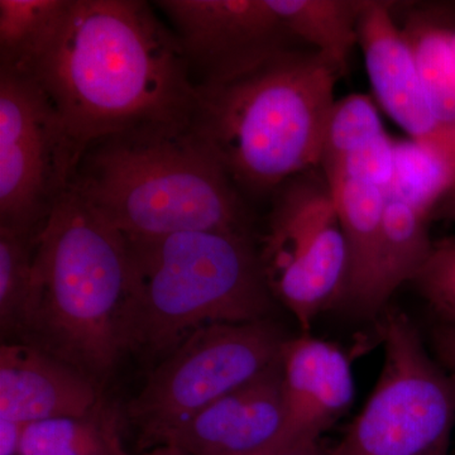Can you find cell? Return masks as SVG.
I'll list each match as a JSON object with an SVG mask.
<instances>
[{
	"label": "cell",
	"mask_w": 455,
	"mask_h": 455,
	"mask_svg": "<svg viewBox=\"0 0 455 455\" xmlns=\"http://www.w3.org/2000/svg\"><path fill=\"white\" fill-rule=\"evenodd\" d=\"M103 398L95 383L49 353L20 341L0 346V420L84 416Z\"/></svg>",
	"instance_id": "cell-14"
},
{
	"label": "cell",
	"mask_w": 455,
	"mask_h": 455,
	"mask_svg": "<svg viewBox=\"0 0 455 455\" xmlns=\"http://www.w3.org/2000/svg\"><path fill=\"white\" fill-rule=\"evenodd\" d=\"M284 427L281 359L167 431L158 445L188 455H256L276 448Z\"/></svg>",
	"instance_id": "cell-11"
},
{
	"label": "cell",
	"mask_w": 455,
	"mask_h": 455,
	"mask_svg": "<svg viewBox=\"0 0 455 455\" xmlns=\"http://www.w3.org/2000/svg\"><path fill=\"white\" fill-rule=\"evenodd\" d=\"M381 314V377L326 455H451L454 383L403 311L388 307Z\"/></svg>",
	"instance_id": "cell-6"
},
{
	"label": "cell",
	"mask_w": 455,
	"mask_h": 455,
	"mask_svg": "<svg viewBox=\"0 0 455 455\" xmlns=\"http://www.w3.org/2000/svg\"><path fill=\"white\" fill-rule=\"evenodd\" d=\"M431 218L433 220H435V218H445V220L455 221V185L440 200L438 205L434 209Z\"/></svg>",
	"instance_id": "cell-29"
},
{
	"label": "cell",
	"mask_w": 455,
	"mask_h": 455,
	"mask_svg": "<svg viewBox=\"0 0 455 455\" xmlns=\"http://www.w3.org/2000/svg\"><path fill=\"white\" fill-rule=\"evenodd\" d=\"M196 86L227 82L298 47L269 0H163Z\"/></svg>",
	"instance_id": "cell-10"
},
{
	"label": "cell",
	"mask_w": 455,
	"mask_h": 455,
	"mask_svg": "<svg viewBox=\"0 0 455 455\" xmlns=\"http://www.w3.org/2000/svg\"><path fill=\"white\" fill-rule=\"evenodd\" d=\"M125 241L122 352L151 370L197 329L268 319L275 307L253 236L185 232Z\"/></svg>",
	"instance_id": "cell-3"
},
{
	"label": "cell",
	"mask_w": 455,
	"mask_h": 455,
	"mask_svg": "<svg viewBox=\"0 0 455 455\" xmlns=\"http://www.w3.org/2000/svg\"><path fill=\"white\" fill-rule=\"evenodd\" d=\"M411 283L438 320L455 325V235L434 242Z\"/></svg>",
	"instance_id": "cell-24"
},
{
	"label": "cell",
	"mask_w": 455,
	"mask_h": 455,
	"mask_svg": "<svg viewBox=\"0 0 455 455\" xmlns=\"http://www.w3.org/2000/svg\"><path fill=\"white\" fill-rule=\"evenodd\" d=\"M281 367L284 427L276 448L316 444L353 403L349 359L331 341L304 333L284 341Z\"/></svg>",
	"instance_id": "cell-13"
},
{
	"label": "cell",
	"mask_w": 455,
	"mask_h": 455,
	"mask_svg": "<svg viewBox=\"0 0 455 455\" xmlns=\"http://www.w3.org/2000/svg\"><path fill=\"white\" fill-rule=\"evenodd\" d=\"M430 217L410 204L386 196L379 272L374 283L372 315L383 313L401 284L411 283L430 256L434 242Z\"/></svg>",
	"instance_id": "cell-16"
},
{
	"label": "cell",
	"mask_w": 455,
	"mask_h": 455,
	"mask_svg": "<svg viewBox=\"0 0 455 455\" xmlns=\"http://www.w3.org/2000/svg\"><path fill=\"white\" fill-rule=\"evenodd\" d=\"M367 0H269V5L299 44L323 53L348 73L358 44V22Z\"/></svg>",
	"instance_id": "cell-17"
},
{
	"label": "cell",
	"mask_w": 455,
	"mask_h": 455,
	"mask_svg": "<svg viewBox=\"0 0 455 455\" xmlns=\"http://www.w3.org/2000/svg\"><path fill=\"white\" fill-rule=\"evenodd\" d=\"M147 455H188L180 449L172 447V445H158L154 451H149Z\"/></svg>",
	"instance_id": "cell-30"
},
{
	"label": "cell",
	"mask_w": 455,
	"mask_h": 455,
	"mask_svg": "<svg viewBox=\"0 0 455 455\" xmlns=\"http://www.w3.org/2000/svg\"><path fill=\"white\" fill-rule=\"evenodd\" d=\"M340 66L313 49L292 47L227 82L197 86L193 136L235 187L276 191L319 167Z\"/></svg>",
	"instance_id": "cell-2"
},
{
	"label": "cell",
	"mask_w": 455,
	"mask_h": 455,
	"mask_svg": "<svg viewBox=\"0 0 455 455\" xmlns=\"http://www.w3.org/2000/svg\"><path fill=\"white\" fill-rule=\"evenodd\" d=\"M287 337L271 319L203 326L156 364L123 416L142 447L281 359Z\"/></svg>",
	"instance_id": "cell-7"
},
{
	"label": "cell",
	"mask_w": 455,
	"mask_h": 455,
	"mask_svg": "<svg viewBox=\"0 0 455 455\" xmlns=\"http://www.w3.org/2000/svg\"><path fill=\"white\" fill-rule=\"evenodd\" d=\"M257 250L272 295L291 311L304 333L323 310L339 304L348 253L333 188L319 167L275 191Z\"/></svg>",
	"instance_id": "cell-8"
},
{
	"label": "cell",
	"mask_w": 455,
	"mask_h": 455,
	"mask_svg": "<svg viewBox=\"0 0 455 455\" xmlns=\"http://www.w3.org/2000/svg\"><path fill=\"white\" fill-rule=\"evenodd\" d=\"M341 230L346 238L348 267L339 300L362 315H372V298L381 257L386 191L341 180L331 185Z\"/></svg>",
	"instance_id": "cell-15"
},
{
	"label": "cell",
	"mask_w": 455,
	"mask_h": 455,
	"mask_svg": "<svg viewBox=\"0 0 455 455\" xmlns=\"http://www.w3.org/2000/svg\"><path fill=\"white\" fill-rule=\"evenodd\" d=\"M394 3L367 0L358 22V44L379 106L410 139L455 157V143L431 112L411 47L392 14Z\"/></svg>",
	"instance_id": "cell-12"
},
{
	"label": "cell",
	"mask_w": 455,
	"mask_h": 455,
	"mask_svg": "<svg viewBox=\"0 0 455 455\" xmlns=\"http://www.w3.org/2000/svg\"><path fill=\"white\" fill-rule=\"evenodd\" d=\"M71 188L128 238L252 235L239 188L190 130H142L92 143Z\"/></svg>",
	"instance_id": "cell-5"
},
{
	"label": "cell",
	"mask_w": 455,
	"mask_h": 455,
	"mask_svg": "<svg viewBox=\"0 0 455 455\" xmlns=\"http://www.w3.org/2000/svg\"><path fill=\"white\" fill-rule=\"evenodd\" d=\"M396 140L387 133L379 134L347 155L326 178L329 185L341 180L367 182L387 191L395 175Z\"/></svg>",
	"instance_id": "cell-25"
},
{
	"label": "cell",
	"mask_w": 455,
	"mask_h": 455,
	"mask_svg": "<svg viewBox=\"0 0 455 455\" xmlns=\"http://www.w3.org/2000/svg\"><path fill=\"white\" fill-rule=\"evenodd\" d=\"M68 0H0V68L23 71L64 17Z\"/></svg>",
	"instance_id": "cell-21"
},
{
	"label": "cell",
	"mask_w": 455,
	"mask_h": 455,
	"mask_svg": "<svg viewBox=\"0 0 455 455\" xmlns=\"http://www.w3.org/2000/svg\"><path fill=\"white\" fill-rule=\"evenodd\" d=\"M455 185V157L415 140H396L395 175L386 196L429 215Z\"/></svg>",
	"instance_id": "cell-20"
},
{
	"label": "cell",
	"mask_w": 455,
	"mask_h": 455,
	"mask_svg": "<svg viewBox=\"0 0 455 455\" xmlns=\"http://www.w3.org/2000/svg\"><path fill=\"white\" fill-rule=\"evenodd\" d=\"M430 344L434 358L455 386V325L436 320L430 331Z\"/></svg>",
	"instance_id": "cell-26"
},
{
	"label": "cell",
	"mask_w": 455,
	"mask_h": 455,
	"mask_svg": "<svg viewBox=\"0 0 455 455\" xmlns=\"http://www.w3.org/2000/svg\"><path fill=\"white\" fill-rule=\"evenodd\" d=\"M125 236L73 188L38 236L20 343L49 353L104 391L123 357Z\"/></svg>",
	"instance_id": "cell-4"
},
{
	"label": "cell",
	"mask_w": 455,
	"mask_h": 455,
	"mask_svg": "<svg viewBox=\"0 0 455 455\" xmlns=\"http://www.w3.org/2000/svg\"><path fill=\"white\" fill-rule=\"evenodd\" d=\"M79 161L46 92L0 68V227L41 232Z\"/></svg>",
	"instance_id": "cell-9"
},
{
	"label": "cell",
	"mask_w": 455,
	"mask_h": 455,
	"mask_svg": "<svg viewBox=\"0 0 455 455\" xmlns=\"http://www.w3.org/2000/svg\"><path fill=\"white\" fill-rule=\"evenodd\" d=\"M256 455H326L320 449L319 443L316 444H298L287 445V447H278L271 451H263Z\"/></svg>",
	"instance_id": "cell-28"
},
{
	"label": "cell",
	"mask_w": 455,
	"mask_h": 455,
	"mask_svg": "<svg viewBox=\"0 0 455 455\" xmlns=\"http://www.w3.org/2000/svg\"><path fill=\"white\" fill-rule=\"evenodd\" d=\"M27 425L0 420V455H20Z\"/></svg>",
	"instance_id": "cell-27"
},
{
	"label": "cell",
	"mask_w": 455,
	"mask_h": 455,
	"mask_svg": "<svg viewBox=\"0 0 455 455\" xmlns=\"http://www.w3.org/2000/svg\"><path fill=\"white\" fill-rule=\"evenodd\" d=\"M50 98L79 158L127 132L188 130L197 86L175 33L140 0H68L25 70Z\"/></svg>",
	"instance_id": "cell-1"
},
{
	"label": "cell",
	"mask_w": 455,
	"mask_h": 455,
	"mask_svg": "<svg viewBox=\"0 0 455 455\" xmlns=\"http://www.w3.org/2000/svg\"><path fill=\"white\" fill-rule=\"evenodd\" d=\"M123 419L103 398L89 414L28 424L20 455H133L123 447Z\"/></svg>",
	"instance_id": "cell-18"
},
{
	"label": "cell",
	"mask_w": 455,
	"mask_h": 455,
	"mask_svg": "<svg viewBox=\"0 0 455 455\" xmlns=\"http://www.w3.org/2000/svg\"><path fill=\"white\" fill-rule=\"evenodd\" d=\"M414 53L431 112L455 143V51L447 28L425 13H411L401 28Z\"/></svg>",
	"instance_id": "cell-19"
},
{
	"label": "cell",
	"mask_w": 455,
	"mask_h": 455,
	"mask_svg": "<svg viewBox=\"0 0 455 455\" xmlns=\"http://www.w3.org/2000/svg\"><path fill=\"white\" fill-rule=\"evenodd\" d=\"M385 132L379 109L367 95L350 94L335 100L326 123L319 169L328 178L347 155Z\"/></svg>",
	"instance_id": "cell-23"
},
{
	"label": "cell",
	"mask_w": 455,
	"mask_h": 455,
	"mask_svg": "<svg viewBox=\"0 0 455 455\" xmlns=\"http://www.w3.org/2000/svg\"><path fill=\"white\" fill-rule=\"evenodd\" d=\"M40 233L0 227L2 343H14L22 334Z\"/></svg>",
	"instance_id": "cell-22"
},
{
	"label": "cell",
	"mask_w": 455,
	"mask_h": 455,
	"mask_svg": "<svg viewBox=\"0 0 455 455\" xmlns=\"http://www.w3.org/2000/svg\"><path fill=\"white\" fill-rule=\"evenodd\" d=\"M449 37H451V44H453V49L455 51V31H453V29H451V31H449Z\"/></svg>",
	"instance_id": "cell-31"
}]
</instances>
